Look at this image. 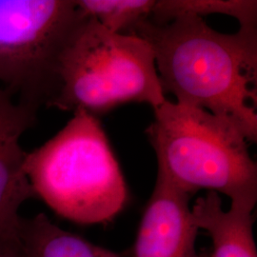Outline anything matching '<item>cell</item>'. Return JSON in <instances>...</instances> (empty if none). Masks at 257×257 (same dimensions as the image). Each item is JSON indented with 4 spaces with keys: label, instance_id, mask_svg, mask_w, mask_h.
I'll use <instances>...</instances> for the list:
<instances>
[{
    "label": "cell",
    "instance_id": "obj_1",
    "mask_svg": "<svg viewBox=\"0 0 257 257\" xmlns=\"http://www.w3.org/2000/svg\"><path fill=\"white\" fill-rule=\"evenodd\" d=\"M133 35L152 47L165 94L229 121L256 142L257 28L222 34L185 16L162 25L146 19Z\"/></svg>",
    "mask_w": 257,
    "mask_h": 257
},
{
    "label": "cell",
    "instance_id": "obj_2",
    "mask_svg": "<svg viewBox=\"0 0 257 257\" xmlns=\"http://www.w3.org/2000/svg\"><path fill=\"white\" fill-rule=\"evenodd\" d=\"M25 173L36 196L60 217L81 225L112 220L128 187L97 116L76 110L64 128L28 153Z\"/></svg>",
    "mask_w": 257,
    "mask_h": 257
},
{
    "label": "cell",
    "instance_id": "obj_3",
    "mask_svg": "<svg viewBox=\"0 0 257 257\" xmlns=\"http://www.w3.org/2000/svg\"><path fill=\"white\" fill-rule=\"evenodd\" d=\"M158 174L184 193H222L231 202H257V165L243 133L200 108L167 101L146 131Z\"/></svg>",
    "mask_w": 257,
    "mask_h": 257
},
{
    "label": "cell",
    "instance_id": "obj_4",
    "mask_svg": "<svg viewBox=\"0 0 257 257\" xmlns=\"http://www.w3.org/2000/svg\"><path fill=\"white\" fill-rule=\"evenodd\" d=\"M58 79V91L48 107L65 111L96 116L131 102L156 110L167 101L147 41L111 33L90 18L65 47Z\"/></svg>",
    "mask_w": 257,
    "mask_h": 257
},
{
    "label": "cell",
    "instance_id": "obj_5",
    "mask_svg": "<svg viewBox=\"0 0 257 257\" xmlns=\"http://www.w3.org/2000/svg\"><path fill=\"white\" fill-rule=\"evenodd\" d=\"M86 19L74 0H0V86L19 101L48 107L60 56Z\"/></svg>",
    "mask_w": 257,
    "mask_h": 257
},
{
    "label": "cell",
    "instance_id": "obj_6",
    "mask_svg": "<svg viewBox=\"0 0 257 257\" xmlns=\"http://www.w3.org/2000/svg\"><path fill=\"white\" fill-rule=\"evenodd\" d=\"M38 109L0 86V251L20 246L22 205L36 193L25 173L27 152L20 139L37 119Z\"/></svg>",
    "mask_w": 257,
    "mask_h": 257
},
{
    "label": "cell",
    "instance_id": "obj_7",
    "mask_svg": "<svg viewBox=\"0 0 257 257\" xmlns=\"http://www.w3.org/2000/svg\"><path fill=\"white\" fill-rule=\"evenodd\" d=\"M184 193L157 173L156 185L138 227L132 257H196L198 229Z\"/></svg>",
    "mask_w": 257,
    "mask_h": 257
},
{
    "label": "cell",
    "instance_id": "obj_8",
    "mask_svg": "<svg viewBox=\"0 0 257 257\" xmlns=\"http://www.w3.org/2000/svg\"><path fill=\"white\" fill-rule=\"evenodd\" d=\"M256 204L230 202L225 211L220 195L208 192L191 208L193 224L211 237L210 257H257L253 235V210Z\"/></svg>",
    "mask_w": 257,
    "mask_h": 257
},
{
    "label": "cell",
    "instance_id": "obj_9",
    "mask_svg": "<svg viewBox=\"0 0 257 257\" xmlns=\"http://www.w3.org/2000/svg\"><path fill=\"white\" fill-rule=\"evenodd\" d=\"M21 253L22 257H122L58 227L42 212L23 218Z\"/></svg>",
    "mask_w": 257,
    "mask_h": 257
},
{
    "label": "cell",
    "instance_id": "obj_10",
    "mask_svg": "<svg viewBox=\"0 0 257 257\" xmlns=\"http://www.w3.org/2000/svg\"><path fill=\"white\" fill-rule=\"evenodd\" d=\"M213 14L236 19L240 28H257L255 0H156L150 20L162 25L180 17Z\"/></svg>",
    "mask_w": 257,
    "mask_h": 257
},
{
    "label": "cell",
    "instance_id": "obj_11",
    "mask_svg": "<svg viewBox=\"0 0 257 257\" xmlns=\"http://www.w3.org/2000/svg\"><path fill=\"white\" fill-rule=\"evenodd\" d=\"M156 0H77V7L90 19L114 34L133 35L136 27L149 19Z\"/></svg>",
    "mask_w": 257,
    "mask_h": 257
},
{
    "label": "cell",
    "instance_id": "obj_12",
    "mask_svg": "<svg viewBox=\"0 0 257 257\" xmlns=\"http://www.w3.org/2000/svg\"><path fill=\"white\" fill-rule=\"evenodd\" d=\"M0 257H22L21 252H3L0 251Z\"/></svg>",
    "mask_w": 257,
    "mask_h": 257
},
{
    "label": "cell",
    "instance_id": "obj_13",
    "mask_svg": "<svg viewBox=\"0 0 257 257\" xmlns=\"http://www.w3.org/2000/svg\"><path fill=\"white\" fill-rule=\"evenodd\" d=\"M196 257H210V255H197Z\"/></svg>",
    "mask_w": 257,
    "mask_h": 257
}]
</instances>
